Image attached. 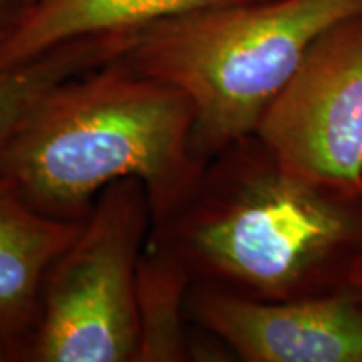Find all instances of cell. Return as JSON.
<instances>
[{"label":"cell","instance_id":"9","mask_svg":"<svg viewBox=\"0 0 362 362\" xmlns=\"http://www.w3.org/2000/svg\"><path fill=\"white\" fill-rule=\"evenodd\" d=\"M193 280L170 252L146 242L136 279L138 349L134 362H181L211 356L206 341L198 342L188 310Z\"/></svg>","mask_w":362,"mask_h":362},{"label":"cell","instance_id":"12","mask_svg":"<svg viewBox=\"0 0 362 362\" xmlns=\"http://www.w3.org/2000/svg\"><path fill=\"white\" fill-rule=\"evenodd\" d=\"M344 293L356 298L359 304H362V257L356 260V264L352 265L349 277H347L346 287H344Z\"/></svg>","mask_w":362,"mask_h":362},{"label":"cell","instance_id":"6","mask_svg":"<svg viewBox=\"0 0 362 362\" xmlns=\"http://www.w3.org/2000/svg\"><path fill=\"white\" fill-rule=\"evenodd\" d=\"M193 322L245 362H362V304L344 292L255 300L193 284Z\"/></svg>","mask_w":362,"mask_h":362},{"label":"cell","instance_id":"11","mask_svg":"<svg viewBox=\"0 0 362 362\" xmlns=\"http://www.w3.org/2000/svg\"><path fill=\"white\" fill-rule=\"evenodd\" d=\"M33 0H0V51L16 35Z\"/></svg>","mask_w":362,"mask_h":362},{"label":"cell","instance_id":"5","mask_svg":"<svg viewBox=\"0 0 362 362\" xmlns=\"http://www.w3.org/2000/svg\"><path fill=\"white\" fill-rule=\"evenodd\" d=\"M255 134L287 171L362 203V13L312 44Z\"/></svg>","mask_w":362,"mask_h":362},{"label":"cell","instance_id":"10","mask_svg":"<svg viewBox=\"0 0 362 362\" xmlns=\"http://www.w3.org/2000/svg\"><path fill=\"white\" fill-rule=\"evenodd\" d=\"M136 33L86 35L67 40L40 56L0 69V146L57 84L84 74L126 52Z\"/></svg>","mask_w":362,"mask_h":362},{"label":"cell","instance_id":"7","mask_svg":"<svg viewBox=\"0 0 362 362\" xmlns=\"http://www.w3.org/2000/svg\"><path fill=\"white\" fill-rule=\"evenodd\" d=\"M84 221L40 214L0 176V347L8 361H25L45 275Z\"/></svg>","mask_w":362,"mask_h":362},{"label":"cell","instance_id":"2","mask_svg":"<svg viewBox=\"0 0 362 362\" xmlns=\"http://www.w3.org/2000/svg\"><path fill=\"white\" fill-rule=\"evenodd\" d=\"M194 111L175 86L117 56L57 84L0 146V176L40 214L84 220L110 185H144L153 225L192 194L206 166L193 149Z\"/></svg>","mask_w":362,"mask_h":362},{"label":"cell","instance_id":"8","mask_svg":"<svg viewBox=\"0 0 362 362\" xmlns=\"http://www.w3.org/2000/svg\"><path fill=\"white\" fill-rule=\"evenodd\" d=\"M243 0H33L16 35L0 51V69L29 61L67 40L139 33L156 22Z\"/></svg>","mask_w":362,"mask_h":362},{"label":"cell","instance_id":"1","mask_svg":"<svg viewBox=\"0 0 362 362\" xmlns=\"http://www.w3.org/2000/svg\"><path fill=\"white\" fill-rule=\"evenodd\" d=\"M148 242L193 284L255 300L342 292L362 257V203L291 173L257 134L211 158Z\"/></svg>","mask_w":362,"mask_h":362},{"label":"cell","instance_id":"3","mask_svg":"<svg viewBox=\"0 0 362 362\" xmlns=\"http://www.w3.org/2000/svg\"><path fill=\"white\" fill-rule=\"evenodd\" d=\"M357 13L362 0H243L156 22L123 57L189 99L193 149L208 163L255 134L312 44Z\"/></svg>","mask_w":362,"mask_h":362},{"label":"cell","instance_id":"4","mask_svg":"<svg viewBox=\"0 0 362 362\" xmlns=\"http://www.w3.org/2000/svg\"><path fill=\"white\" fill-rule=\"evenodd\" d=\"M151 225L139 180L116 181L99 194L45 275L25 361L134 362L136 279Z\"/></svg>","mask_w":362,"mask_h":362},{"label":"cell","instance_id":"13","mask_svg":"<svg viewBox=\"0 0 362 362\" xmlns=\"http://www.w3.org/2000/svg\"><path fill=\"white\" fill-rule=\"evenodd\" d=\"M6 361H8L7 356H6V352H4L2 347H0V362H6Z\"/></svg>","mask_w":362,"mask_h":362}]
</instances>
